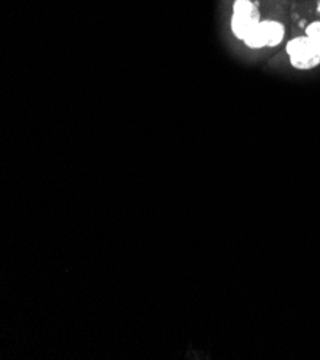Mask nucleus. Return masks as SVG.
<instances>
[{
  "mask_svg": "<svg viewBox=\"0 0 320 360\" xmlns=\"http://www.w3.org/2000/svg\"><path fill=\"white\" fill-rule=\"evenodd\" d=\"M260 13L252 0H234L230 26L237 39L244 41L260 25Z\"/></svg>",
  "mask_w": 320,
  "mask_h": 360,
  "instance_id": "nucleus-1",
  "label": "nucleus"
},
{
  "mask_svg": "<svg viewBox=\"0 0 320 360\" xmlns=\"http://www.w3.org/2000/svg\"><path fill=\"white\" fill-rule=\"evenodd\" d=\"M259 32L263 41V48H276L283 42L286 29H284V25L279 20L266 19L260 22Z\"/></svg>",
  "mask_w": 320,
  "mask_h": 360,
  "instance_id": "nucleus-2",
  "label": "nucleus"
},
{
  "mask_svg": "<svg viewBox=\"0 0 320 360\" xmlns=\"http://www.w3.org/2000/svg\"><path fill=\"white\" fill-rule=\"evenodd\" d=\"M286 53L290 56H297V55H309V53H319L314 46L312 45L310 39L307 36H299V38H295L288 42L286 45Z\"/></svg>",
  "mask_w": 320,
  "mask_h": 360,
  "instance_id": "nucleus-3",
  "label": "nucleus"
},
{
  "mask_svg": "<svg viewBox=\"0 0 320 360\" xmlns=\"http://www.w3.org/2000/svg\"><path fill=\"white\" fill-rule=\"evenodd\" d=\"M290 63L293 68H296L299 70H310L320 65V53L290 56Z\"/></svg>",
  "mask_w": 320,
  "mask_h": 360,
  "instance_id": "nucleus-4",
  "label": "nucleus"
},
{
  "mask_svg": "<svg viewBox=\"0 0 320 360\" xmlns=\"http://www.w3.org/2000/svg\"><path fill=\"white\" fill-rule=\"evenodd\" d=\"M306 36L310 39L314 49L320 53V20H314L306 27Z\"/></svg>",
  "mask_w": 320,
  "mask_h": 360,
  "instance_id": "nucleus-5",
  "label": "nucleus"
},
{
  "mask_svg": "<svg viewBox=\"0 0 320 360\" xmlns=\"http://www.w3.org/2000/svg\"><path fill=\"white\" fill-rule=\"evenodd\" d=\"M317 11H319V12H320V4H319V6H317Z\"/></svg>",
  "mask_w": 320,
  "mask_h": 360,
  "instance_id": "nucleus-6",
  "label": "nucleus"
}]
</instances>
